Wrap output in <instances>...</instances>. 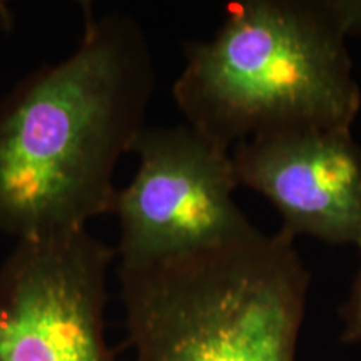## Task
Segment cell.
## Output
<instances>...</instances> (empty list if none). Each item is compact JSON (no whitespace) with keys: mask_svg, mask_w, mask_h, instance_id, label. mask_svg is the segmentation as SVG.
<instances>
[{"mask_svg":"<svg viewBox=\"0 0 361 361\" xmlns=\"http://www.w3.org/2000/svg\"><path fill=\"white\" fill-rule=\"evenodd\" d=\"M13 24V17H12V11L8 7L7 2L0 0V35L7 34L8 30L12 29Z\"/></svg>","mask_w":361,"mask_h":361,"instance_id":"9","label":"cell"},{"mask_svg":"<svg viewBox=\"0 0 361 361\" xmlns=\"http://www.w3.org/2000/svg\"><path fill=\"white\" fill-rule=\"evenodd\" d=\"M239 184L278 209L283 231L329 245L361 236V146L351 129H293L256 135L231 151Z\"/></svg>","mask_w":361,"mask_h":361,"instance_id":"6","label":"cell"},{"mask_svg":"<svg viewBox=\"0 0 361 361\" xmlns=\"http://www.w3.org/2000/svg\"><path fill=\"white\" fill-rule=\"evenodd\" d=\"M186 124L231 149L293 129H351L361 107L346 35L324 0H238L189 44L173 87Z\"/></svg>","mask_w":361,"mask_h":361,"instance_id":"2","label":"cell"},{"mask_svg":"<svg viewBox=\"0 0 361 361\" xmlns=\"http://www.w3.org/2000/svg\"><path fill=\"white\" fill-rule=\"evenodd\" d=\"M356 246H358L361 255V236ZM341 343H346V345H358V343H361V268L358 276L355 279L353 288H351L348 300L341 308Z\"/></svg>","mask_w":361,"mask_h":361,"instance_id":"7","label":"cell"},{"mask_svg":"<svg viewBox=\"0 0 361 361\" xmlns=\"http://www.w3.org/2000/svg\"><path fill=\"white\" fill-rule=\"evenodd\" d=\"M134 361H296L311 274L283 229L119 266Z\"/></svg>","mask_w":361,"mask_h":361,"instance_id":"3","label":"cell"},{"mask_svg":"<svg viewBox=\"0 0 361 361\" xmlns=\"http://www.w3.org/2000/svg\"><path fill=\"white\" fill-rule=\"evenodd\" d=\"M116 252L87 228L17 241L0 264V361H116L104 319Z\"/></svg>","mask_w":361,"mask_h":361,"instance_id":"5","label":"cell"},{"mask_svg":"<svg viewBox=\"0 0 361 361\" xmlns=\"http://www.w3.org/2000/svg\"><path fill=\"white\" fill-rule=\"evenodd\" d=\"M343 34L348 37H361V0H324Z\"/></svg>","mask_w":361,"mask_h":361,"instance_id":"8","label":"cell"},{"mask_svg":"<svg viewBox=\"0 0 361 361\" xmlns=\"http://www.w3.org/2000/svg\"><path fill=\"white\" fill-rule=\"evenodd\" d=\"M154 64L141 25L85 8L74 52L0 99V231L37 239L114 213V171L133 151Z\"/></svg>","mask_w":361,"mask_h":361,"instance_id":"1","label":"cell"},{"mask_svg":"<svg viewBox=\"0 0 361 361\" xmlns=\"http://www.w3.org/2000/svg\"><path fill=\"white\" fill-rule=\"evenodd\" d=\"M130 152L139 169L114 202L121 264L173 258L256 228L233 200L231 151L188 124L144 128Z\"/></svg>","mask_w":361,"mask_h":361,"instance_id":"4","label":"cell"}]
</instances>
